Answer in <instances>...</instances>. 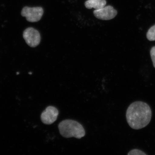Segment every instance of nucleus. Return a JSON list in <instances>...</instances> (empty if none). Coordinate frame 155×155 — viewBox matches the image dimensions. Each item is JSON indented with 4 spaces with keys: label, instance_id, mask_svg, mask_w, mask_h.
<instances>
[{
    "label": "nucleus",
    "instance_id": "8",
    "mask_svg": "<svg viewBox=\"0 0 155 155\" xmlns=\"http://www.w3.org/2000/svg\"><path fill=\"white\" fill-rule=\"evenodd\" d=\"M147 37L150 41H155V25L151 27L147 31Z\"/></svg>",
    "mask_w": 155,
    "mask_h": 155
},
{
    "label": "nucleus",
    "instance_id": "6",
    "mask_svg": "<svg viewBox=\"0 0 155 155\" xmlns=\"http://www.w3.org/2000/svg\"><path fill=\"white\" fill-rule=\"evenodd\" d=\"M95 17L102 20H108L114 19L117 14V11L112 6H107L94 11Z\"/></svg>",
    "mask_w": 155,
    "mask_h": 155
},
{
    "label": "nucleus",
    "instance_id": "1",
    "mask_svg": "<svg viewBox=\"0 0 155 155\" xmlns=\"http://www.w3.org/2000/svg\"><path fill=\"white\" fill-rule=\"evenodd\" d=\"M126 117L129 126L134 129L138 130L149 124L152 117L151 110L147 103L134 102L127 108Z\"/></svg>",
    "mask_w": 155,
    "mask_h": 155
},
{
    "label": "nucleus",
    "instance_id": "7",
    "mask_svg": "<svg viewBox=\"0 0 155 155\" xmlns=\"http://www.w3.org/2000/svg\"><path fill=\"white\" fill-rule=\"evenodd\" d=\"M106 4V0H87L84 5L87 8L91 9L93 8L96 10H99L104 7Z\"/></svg>",
    "mask_w": 155,
    "mask_h": 155
},
{
    "label": "nucleus",
    "instance_id": "2",
    "mask_svg": "<svg viewBox=\"0 0 155 155\" xmlns=\"http://www.w3.org/2000/svg\"><path fill=\"white\" fill-rule=\"evenodd\" d=\"M58 128L61 135L66 138L74 137L81 139L85 134L83 126L75 120H64L60 122L58 125Z\"/></svg>",
    "mask_w": 155,
    "mask_h": 155
},
{
    "label": "nucleus",
    "instance_id": "5",
    "mask_svg": "<svg viewBox=\"0 0 155 155\" xmlns=\"http://www.w3.org/2000/svg\"><path fill=\"white\" fill-rule=\"evenodd\" d=\"M59 115L58 110L53 106H49L46 108L41 115L42 122L46 125H51L57 120Z\"/></svg>",
    "mask_w": 155,
    "mask_h": 155
},
{
    "label": "nucleus",
    "instance_id": "4",
    "mask_svg": "<svg viewBox=\"0 0 155 155\" xmlns=\"http://www.w3.org/2000/svg\"><path fill=\"white\" fill-rule=\"evenodd\" d=\"M23 37L27 44L31 47H36L41 41L39 32L32 27L27 28L24 30Z\"/></svg>",
    "mask_w": 155,
    "mask_h": 155
},
{
    "label": "nucleus",
    "instance_id": "10",
    "mask_svg": "<svg viewBox=\"0 0 155 155\" xmlns=\"http://www.w3.org/2000/svg\"><path fill=\"white\" fill-rule=\"evenodd\" d=\"M150 56L153 61V65L155 68V46L152 48L150 50Z\"/></svg>",
    "mask_w": 155,
    "mask_h": 155
},
{
    "label": "nucleus",
    "instance_id": "9",
    "mask_svg": "<svg viewBox=\"0 0 155 155\" xmlns=\"http://www.w3.org/2000/svg\"><path fill=\"white\" fill-rule=\"evenodd\" d=\"M128 155H147L145 153L142 151L138 149H134L130 150L127 153Z\"/></svg>",
    "mask_w": 155,
    "mask_h": 155
},
{
    "label": "nucleus",
    "instance_id": "3",
    "mask_svg": "<svg viewBox=\"0 0 155 155\" xmlns=\"http://www.w3.org/2000/svg\"><path fill=\"white\" fill-rule=\"evenodd\" d=\"M43 13V9L41 7H25L22 8L21 14L28 22H33L39 21Z\"/></svg>",
    "mask_w": 155,
    "mask_h": 155
}]
</instances>
